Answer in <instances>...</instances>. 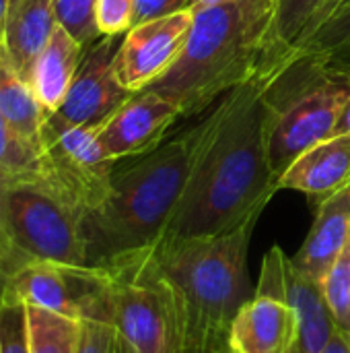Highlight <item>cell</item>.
Segmentation results:
<instances>
[{
	"label": "cell",
	"mask_w": 350,
	"mask_h": 353,
	"mask_svg": "<svg viewBox=\"0 0 350 353\" xmlns=\"http://www.w3.org/2000/svg\"><path fill=\"white\" fill-rule=\"evenodd\" d=\"M276 74L258 77L229 91L227 116L202 153L161 238L221 236L260 219L278 192L268 157L266 95Z\"/></svg>",
	"instance_id": "1"
},
{
	"label": "cell",
	"mask_w": 350,
	"mask_h": 353,
	"mask_svg": "<svg viewBox=\"0 0 350 353\" xmlns=\"http://www.w3.org/2000/svg\"><path fill=\"white\" fill-rule=\"evenodd\" d=\"M227 110L229 93L192 128L128 165H116L107 199L85 221L91 267L149 248L163 236Z\"/></svg>",
	"instance_id": "2"
},
{
	"label": "cell",
	"mask_w": 350,
	"mask_h": 353,
	"mask_svg": "<svg viewBox=\"0 0 350 353\" xmlns=\"http://www.w3.org/2000/svg\"><path fill=\"white\" fill-rule=\"evenodd\" d=\"M194 10V25L177 64L149 89L179 116L202 114L235 87L264 74L274 0H229Z\"/></svg>",
	"instance_id": "3"
},
{
	"label": "cell",
	"mask_w": 350,
	"mask_h": 353,
	"mask_svg": "<svg viewBox=\"0 0 350 353\" xmlns=\"http://www.w3.org/2000/svg\"><path fill=\"white\" fill-rule=\"evenodd\" d=\"M256 221L204 238H161L149 246L159 275L186 310L208 327L229 331L233 316L252 298L248 250Z\"/></svg>",
	"instance_id": "4"
},
{
	"label": "cell",
	"mask_w": 350,
	"mask_h": 353,
	"mask_svg": "<svg viewBox=\"0 0 350 353\" xmlns=\"http://www.w3.org/2000/svg\"><path fill=\"white\" fill-rule=\"evenodd\" d=\"M266 95L270 105L268 157L278 184L301 153L332 139L350 99V72L295 60L270 81Z\"/></svg>",
	"instance_id": "5"
},
{
	"label": "cell",
	"mask_w": 350,
	"mask_h": 353,
	"mask_svg": "<svg viewBox=\"0 0 350 353\" xmlns=\"http://www.w3.org/2000/svg\"><path fill=\"white\" fill-rule=\"evenodd\" d=\"M109 323L132 353H177L186 308L159 275L149 248L116 256L103 265Z\"/></svg>",
	"instance_id": "6"
},
{
	"label": "cell",
	"mask_w": 350,
	"mask_h": 353,
	"mask_svg": "<svg viewBox=\"0 0 350 353\" xmlns=\"http://www.w3.org/2000/svg\"><path fill=\"white\" fill-rule=\"evenodd\" d=\"M97 130L99 126H70L47 116L37 176L29 180L76 207L87 217L107 199L118 165V161L105 155Z\"/></svg>",
	"instance_id": "7"
},
{
	"label": "cell",
	"mask_w": 350,
	"mask_h": 353,
	"mask_svg": "<svg viewBox=\"0 0 350 353\" xmlns=\"http://www.w3.org/2000/svg\"><path fill=\"white\" fill-rule=\"evenodd\" d=\"M8 219L12 238L29 261L91 267L87 215L37 182L10 184Z\"/></svg>",
	"instance_id": "8"
},
{
	"label": "cell",
	"mask_w": 350,
	"mask_h": 353,
	"mask_svg": "<svg viewBox=\"0 0 350 353\" xmlns=\"http://www.w3.org/2000/svg\"><path fill=\"white\" fill-rule=\"evenodd\" d=\"M2 300L78 321L109 323L107 279L101 267L29 261L4 283Z\"/></svg>",
	"instance_id": "9"
},
{
	"label": "cell",
	"mask_w": 350,
	"mask_h": 353,
	"mask_svg": "<svg viewBox=\"0 0 350 353\" xmlns=\"http://www.w3.org/2000/svg\"><path fill=\"white\" fill-rule=\"evenodd\" d=\"M194 25V10L132 25L118 46L113 68L130 93L142 91L163 79L182 58Z\"/></svg>",
	"instance_id": "10"
},
{
	"label": "cell",
	"mask_w": 350,
	"mask_h": 353,
	"mask_svg": "<svg viewBox=\"0 0 350 353\" xmlns=\"http://www.w3.org/2000/svg\"><path fill=\"white\" fill-rule=\"evenodd\" d=\"M120 41L122 35H101L85 48L68 95L50 118L70 126H101L132 95L122 87L113 68Z\"/></svg>",
	"instance_id": "11"
},
{
	"label": "cell",
	"mask_w": 350,
	"mask_h": 353,
	"mask_svg": "<svg viewBox=\"0 0 350 353\" xmlns=\"http://www.w3.org/2000/svg\"><path fill=\"white\" fill-rule=\"evenodd\" d=\"M256 294L285 300L295 310L299 321V343L295 353H320L332 339L336 325L320 281L297 269L281 246H272L264 256Z\"/></svg>",
	"instance_id": "12"
},
{
	"label": "cell",
	"mask_w": 350,
	"mask_h": 353,
	"mask_svg": "<svg viewBox=\"0 0 350 353\" xmlns=\"http://www.w3.org/2000/svg\"><path fill=\"white\" fill-rule=\"evenodd\" d=\"M179 110L153 89L132 93L97 130L105 155L113 161L140 157L165 143Z\"/></svg>",
	"instance_id": "13"
},
{
	"label": "cell",
	"mask_w": 350,
	"mask_h": 353,
	"mask_svg": "<svg viewBox=\"0 0 350 353\" xmlns=\"http://www.w3.org/2000/svg\"><path fill=\"white\" fill-rule=\"evenodd\" d=\"M299 321L278 298L254 294L233 316L227 331L229 353H295Z\"/></svg>",
	"instance_id": "14"
},
{
	"label": "cell",
	"mask_w": 350,
	"mask_h": 353,
	"mask_svg": "<svg viewBox=\"0 0 350 353\" xmlns=\"http://www.w3.org/2000/svg\"><path fill=\"white\" fill-rule=\"evenodd\" d=\"M350 186V137H332L301 153L281 176L278 190H299L318 207Z\"/></svg>",
	"instance_id": "15"
},
{
	"label": "cell",
	"mask_w": 350,
	"mask_h": 353,
	"mask_svg": "<svg viewBox=\"0 0 350 353\" xmlns=\"http://www.w3.org/2000/svg\"><path fill=\"white\" fill-rule=\"evenodd\" d=\"M350 240V186L316 207L311 230L301 248L291 256L293 265L316 281H322Z\"/></svg>",
	"instance_id": "16"
},
{
	"label": "cell",
	"mask_w": 350,
	"mask_h": 353,
	"mask_svg": "<svg viewBox=\"0 0 350 353\" xmlns=\"http://www.w3.org/2000/svg\"><path fill=\"white\" fill-rule=\"evenodd\" d=\"M56 25L54 0H10L0 43L25 81L33 60L50 41Z\"/></svg>",
	"instance_id": "17"
},
{
	"label": "cell",
	"mask_w": 350,
	"mask_h": 353,
	"mask_svg": "<svg viewBox=\"0 0 350 353\" xmlns=\"http://www.w3.org/2000/svg\"><path fill=\"white\" fill-rule=\"evenodd\" d=\"M83 54L85 46L76 41L62 25H56L50 41L33 60L27 83L47 116L58 112V108L64 103Z\"/></svg>",
	"instance_id": "18"
},
{
	"label": "cell",
	"mask_w": 350,
	"mask_h": 353,
	"mask_svg": "<svg viewBox=\"0 0 350 353\" xmlns=\"http://www.w3.org/2000/svg\"><path fill=\"white\" fill-rule=\"evenodd\" d=\"M0 114L8 126L37 155L41 151L43 124L47 112L37 101L31 85L19 74L0 43Z\"/></svg>",
	"instance_id": "19"
},
{
	"label": "cell",
	"mask_w": 350,
	"mask_h": 353,
	"mask_svg": "<svg viewBox=\"0 0 350 353\" xmlns=\"http://www.w3.org/2000/svg\"><path fill=\"white\" fill-rule=\"evenodd\" d=\"M330 2L332 0H274L264 74L285 70L287 56L318 25Z\"/></svg>",
	"instance_id": "20"
},
{
	"label": "cell",
	"mask_w": 350,
	"mask_h": 353,
	"mask_svg": "<svg viewBox=\"0 0 350 353\" xmlns=\"http://www.w3.org/2000/svg\"><path fill=\"white\" fill-rule=\"evenodd\" d=\"M295 60H309L328 70L350 72V0L336 6L324 23L291 50L285 68Z\"/></svg>",
	"instance_id": "21"
},
{
	"label": "cell",
	"mask_w": 350,
	"mask_h": 353,
	"mask_svg": "<svg viewBox=\"0 0 350 353\" xmlns=\"http://www.w3.org/2000/svg\"><path fill=\"white\" fill-rule=\"evenodd\" d=\"M29 353H76L83 321L41 308H25Z\"/></svg>",
	"instance_id": "22"
},
{
	"label": "cell",
	"mask_w": 350,
	"mask_h": 353,
	"mask_svg": "<svg viewBox=\"0 0 350 353\" xmlns=\"http://www.w3.org/2000/svg\"><path fill=\"white\" fill-rule=\"evenodd\" d=\"M320 285L336 329L350 333V240Z\"/></svg>",
	"instance_id": "23"
},
{
	"label": "cell",
	"mask_w": 350,
	"mask_h": 353,
	"mask_svg": "<svg viewBox=\"0 0 350 353\" xmlns=\"http://www.w3.org/2000/svg\"><path fill=\"white\" fill-rule=\"evenodd\" d=\"M39 165V155L8 126L0 114V172H4L12 182L35 180Z\"/></svg>",
	"instance_id": "24"
},
{
	"label": "cell",
	"mask_w": 350,
	"mask_h": 353,
	"mask_svg": "<svg viewBox=\"0 0 350 353\" xmlns=\"http://www.w3.org/2000/svg\"><path fill=\"white\" fill-rule=\"evenodd\" d=\"M54 6L58 25L85 48L101 37L97 29V0H54Z\"/></svg>",
	"instance_id": "25"
},
{
	"label": "cell",
	"mask_w": 350,
	"mask_h": 353,
	"mask_svg": "<svg viewBox=\"0 0 350 353\" xmlns=\"http://www.w3.org/2000/svg\"><path fill=\"white\" fill-rule=\"evenodd\" d=\"M10 184L12 180L4 172H0V283H6L23 265L29 263V259L19 250L10 230V219H8Z\"/></svg>",
	"instance_id": "26"
},
{
	"label": "cell",
	"mask_w": 350,
	"mask_h": 353,
	"mask_svg": "<svg viewBox=\"0 0 350 353\" xmlns=\"http://www.w3.org/2000/svg\"><path fill=\"white\" fill-rule=\"evenodd\" d=\"M177 353H229L227 331L208 327L186 310V323Z\"/></svg>",
	"instance_id": "27"
},
{
	"label": "cell",
	"mask_w": 350,
	"mask_h": 353,
	"mask_svg": "<svg viewBox=\"0 0 350 353\" xmlns=\"http://www.w3.org/2000/svg\"><path fill=\"white\" fill-rule=\"evenodd\" d=\"M0 353H29L25 306L17 302L0 304Z\"/></svg>",
	"instance_id": "28"
},
{
	"label": "cell",
	"mask_w": 350,
	"mask_h": 353,
	"mask_svg": "<svg viewBox=\"0 0 350 353\" xmlns=\"http://www.w3.org/2000/svg\"><path fill=\"white\" fill-rule=\"evenodd\" d=\"M136 0H97V29L101 35H124L134 25Z\"/></svg>",
	"instance_id": "29"
},
{
	"label": "cell",
	"mask_w": 350,
	"mask_h": 353,
	"mask_svg": "<svg viewBox=\"0 0 350 353\" xmlns=\"http://www.w3.org/2000/svg\"><path fill=\"white\" fill-rule=\"evenodd\" d=\"M76 353H120V335L116 327L95 319L83 321Z\"/></svg>",
	"instance_id": "30"
},
{
	"label": "cell",
	"mask_w": 350,
	"mask_h": 353,
	"mask_svg": "<svg viewBox=\"0 0 350 353\" xmlns=\"http://www.w3.org/2000/svg\"><path fill=\"white\" fill-rule=\"evenodd\" d=\"M194 6V0H136V10H134V25L177 14Z\"/></svg>",
	"instance_id": "31"
},
{
	"label": "cell",
	"mask_w": 350,
	"mask_h": 353,
	"mask_svg": "<svg viewBox=\"0 0 350 353\" xmlns=\"http://www.w3.org/2000/svg\"><path fill=\"white\" fill-rule=\"evenodd\" d=\"M320 353H350V333L336 329L332 339L326 343V347Z\"/></svg>",
	"instance_id": "32"
},
{
	"label": "cell",
	"mask_w": 350,
	"mask_h": 353,
	"mask_svg": "<svg viewBox=\"0 0 350 353\" xmlns=\"http://www.w3.org/2000/svg\"><path fill=\"white\" fill-rule=\"evenodd\" d=\"M344 134L350 137V99L349 103L344 105V110H342V114H340L334 130H332V137H344Z\"/></svg>",
	"instance_id": "33"
},
{
	"label": "cell",
	"mask_w": 350,
	"mask_h": 353,
	"mask_svg": "<svg viewBox=\"0 0 350 353\" xmlns=\"http://www.w3.org/2000/svg\"><path fill=\"white\" fill-rule=\"evenodd\" d=\"M342 2H347V0H332V2L328 4V8L324 10V14L320 17V21H318V25H320V23H324V21H326V19L330 17V12H332V10H334L336 6H340ZM318 25H316V27H318ZM316 27H314V29H316ZM314 29H311V31H314ZM311 31H309V33H311ZM309 33H307V35H309ZM307 35H305V37H307Z\"/></svg>",
	"instance_id": "34"
},
{
	"label": "cell",
	"mask_w": 350,
	"mask_h": 353,
	"mask_svg": "<svg viewBox=\"0 0 350 353\" xmlns=\"http://www.w3.org/2000/svg\"><path fill=\"white\" fill-rule=\"evenodd\" d=\"M223 2H229V0H194V6H192V8H204V6L223 4Z\"/></svg>",
	"instance_id": "35"
},
{
	"label": "cell",
	"mask_w": 350,
	"mask_h": 353,
	"mask_svg": "<svg viewBox=\"0 0 350 353\" xmlns=\"http://www.w3.org/2000/svg\"><path fill=\"white\" fill-rule=\"evenodd\" d=\"M8 6H10V0H0V33H2V25H4V17H6Z\"/></svg>",
	"instance_id": "36"
},
{
	"label": "cell",
	"mask_w": 350,
	"mask_h": 353,
	"mask_svg": "<svg viewBox=\"0 0 350 353\" xmlns=\"http://www.w3.org/2000/svg\"><path fill=\"white\" fill-rule=\"evenodd\" d=\"M120 353H132L128 347H126V345H124V343H122V339H120Z\"/></svg>",
	"instance_id": "37"
},
{
	"label": "cell",
	"mask_w": 350,
	"mask_h": 353,
	"mask_svg": "<svg viewBox=\"0 0 350 353\" xmlns=\"http://www.w3.org/2000/svg\"><path fill=\"white\" fill-rule=\"evenodd\" d=\"M2 290H4V283H0V304H2Z\"/></svg>",
	"instance_id": "38"
}]
</instances>
